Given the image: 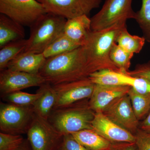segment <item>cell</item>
Masks as SVG:
<instances>
[{
    "instance_id": "27",
    "label": "cell",
    "mask_w": 150,
    "mask_h": 150,
    "mask_svg": "<svg viewBox=\"0 0 150 150\" xmlns=\"http://www.w3.org/2000/svg\"><path fill=\"white\" fill-rule=\"evenodd\" d=\"M40 96V93L37 91L35 93L31 94L20 91L1 97L4 101L11 104L20 106H33Z\"/></svg>"
},
{
    "instance_id": "30",
    "label": "cell",
    "mask_w": 150,
    "mask_h": 150,
    "mask_svg": "<svg viewBox=\"0 0 150 150\" xmlns=\"http://www.w3.org/2000/svg\"><path fill=\"white\" fill-rule=\"evenodd\" d=\"M59 150H90L76 141L71 134L64 136Z\"/></svg>"
},
{
    "instance_id": "19",
    "label": "cell",
    "mask_w": 150,
    "mask_h": 150,
    "mask_svg": "<svg viewBox=\"0 0 150 150\" xmlns=\"http://www.w3.org/2000/svg\"><path fill=\"white\" fill-rule=\"evenodd\" d=\"M131 77L118 71L105 69L91 74L88 78L96 84L129 86Z\"/></svg>"
},
{
    "instance_id": "13",
    "label": "cell",
    "mask_w": 150,
    "mask_h": 150,
    "mask_svg": "<svg viewBox=\"0 0 150 150\" xmlns=\"http://www.w3.org/2000/svg\"><path fill=\"white\" fill-rule=\"evenodd\" d=\"M92 127L111 143H135V135L108 118L102 112H95Z\"/></svg>"
},
{
    "instance_id": "26",
    "label": "cell",
    "mask_w": 150,
    "mask_h": 150,
    "mask_svg": "<svg viewBox=\"0 0 150 150\" xmlns=\"http://www.w3.org/2000/svg\"><path fill=\"white\" fill-rule=\"evenodd\" d=\"M134 19L142 30L147 42L150 43V0H142V5L136 12Z\"/></svg>"
},
{
    "instance_id": "25",
    "label": "cell",
    "mask_w": 150,
    "mask_h": 150,
    "mask_svg": "<svg viewBox=\"0 0 150 150\" xmlns=\"http://www.w3.org/2000/svg\"><path fill=\"white\" fill-rule=\"evenodd\" d=\"M134 55L125 51L115 43L110 51V57L119 71L126 74L130 71L131 60Z\"/></svg>"
},
{
    "instance_id": "10",
    "label": "cell",
    "mask_w": 150,
    "mask_h": 150,
    "mask_svg": "<svg viewBox=\"0 0 150 150\" xmlns=\"http://www.w3.org/2000/svg\"><path fill=\"white\" fill-rule=\"evenodd\" d=\"M95 84L87 77L79 80L52 85L56 96V103L54 109L89 99Z\"/></svg>"
},
{
    "instance_id": "22",
    "label": "cell",
    "mask_w": 150,
    "mask_h": 150,
    "mask_svg": "<svg viewBox=\"0 0 150 150\" xmlns=\"http://www.w3.org/2000/svg\"><path fill=\"white\" fill-rule=\"evenodd\" d=\"M81 46L68 37L64 32L43 51L46 59L73 51Z\"/></svg>"
},
{
    "instance_id": "14",
    "label": "cell",
    "mask_w": 150,
    "mask_h": 150,
    "mask_svg": "<svg viewBox=\"0 0 150 150\" xmlns=\"http://www.w3.org/2000/svg\"><path fill=\"white\" fill-rule=\"evenodd\" d=\"M131 87L128 86H106L95 84L88 99L89 107L95 112H102L116 98L127 94Z\"/></svg>"
},
{
    "instance_id": "24",
    "label": "cell",
    "mask_w": 150,
    "mask_h": 150,
    "mask_svg": "<svg viewBox=\"0 0 150 150\" xmlns=\"http://www.w3.org/2000/svg\"><path fill=\"white\" fill-rule=\"evenodd\" d=\"M128 94L137 118L142 120L150 112V94L139 93L131 88Z\"/></svg>"
},
{
    "instance_id": "34",
    "label": "cell",
    "mask_w": 150,
    "mask_h": 150,
    "mask_svg": "<svg viewBox=\"0 0 150 150\" xmlns=\"http://www.w3.org/2000/svg\"><path fill=\"white\" fill-rule=\"evenodd\" d=\"M139 129L145 132L150 133V112L144 121L140 123Z\"/></svg>"
},
{
    "instance_id": "33",
    "label": "cell",
    "mask_w": 150,
    "mask_h": 150,
    "mask_svg": "<svg viewBox=\"0 0 150 150\" xmlns=\"http://www.w3.org/2000/svg\"><path fill=\"white\" fill-rule=\"evenodd\" d=\"M110 150H138L135 143H112Z\"/></svg>"
},
{
    "instance_id": "16",
    "label": "cell",
    "mask_w": 150,
    "mask_h": 150,
    "mask_svg": "<svg viewBox=\"0 0 150 150\" xmlns=\"http://www.w3.org/2000/svg\"><path fill=\"white\" fill-rule=\"evenodd\" d=\"M91 19L86 15L67 20L64 33L81 46L85 43L91 32Z\"/></svg>"
},
{
    "instance_id": "12",
    "label": "cell",
    "mask_w": 150,
    "mask_h": 150,
    "mask_svg": "<svg viewBox=\"0 0 150 150\" xmlns=\"http://www.w3.org/2000/svg\"><path fill=\"white\" fill-rule=\"evenodd\" d=\"M46 82L40 74H29L5 69L0 73L1 96L28 88L39 87Z\"/></svg>"
},
{
    "instance_id": "4",
    "label": "cell",
    "mask_w": 150,
    "mask_h": 150,
    "mask_svg": "<svg viewBox=\"0 0 150 150\" xmlns=\"http://www.w3.org/2000/svg\"><path fill=\"white\" fill-rule=\"evenodd\" d=\"M67 21L52 13H46L41 17L30 27V35L23 52L43 53L64 32Z\"/></svg>"
},
{
    "instance_id": "3",
    "label": "cell",
    "mask_w": 150,
    "mask_h": 150,
    "mask_svg": "<svg viewBox=\"0 0 150 150\" xmlns=\"http://www.w3.org/2000/svg\"><path fill=\"white\" fill-rule=\"evenodd\" d=\"M88 99L53 109L48 121L64 136L84 129H92V123L95 112L89 107Z\"/></svg>"
},
{
    "instance_id": "32",
    "label": "cell",
    "mask_w": 150,
    "mask_h": 150,
    "mask_svg": "<svg viewBox=\"0 0 150 150\" xmlns=\"http://www.w3.org/2000/svg\"><path fill=\"white\" fill-rule=\"evenodd\" d=\"M138 150H150V133L139 129L135 134Z\"/></svg>"
},
{
    "instance_id": "18",
    "label": "cell",
    "mask_w": 150,
    "mask_h": 150,
    "mask_svg": "<svg viewBox=\"0 0 150 150\" xmlns=\"http://www.w3.org/2000/svg\"><path fill=\"white\" fill-rule=\"evenodd\" d=\"M23 25L3 14H0V48L6 44L24 39Z\"/></svg>"
},
{
    "instance_id": "15",
    "label": "cell",
    "mask_w": 150,
    "mask_h": 150,
    "mask_svg": "<svg viewBox=\"0 0 150 150\" xmlns=\"http://www.w3.org/2000/svg\"><path fill=\"white\" fill-rule=\"evenodd\" d=\"M46 60L43 53L23 52L9 62L6 69L29 74H39Z\"/></svg>"
},
{
    "instance_id": "2",
    "label": "cell",
    "mask_w": 150,
    "mask_h": 150,
    "mask_svg": "<svg viewBox=\"0 0 150 150\" xmlns=\"http://www.w3.org/2000/svg\"><path fill=\"white\" fill-rule=\"evenodd\" d=\"M39 74L52 85L88 77L82 46L46 59Z\"/></svg>"
},
{
    "instance_id": "28",
    "label": "cell",
    "mask_w": 150,
    "mask_h": 150,
    "mask_svg": "<svg viewBox=\"0 0 150 150\" xmlns=\"http://www.w3.org/2000/svg\"><path fill=\"white\" fill-rule=\"evenodd\" d=\"M24 139L21 135L0 133V150H16Z\"/></svg>"
},
{
    "instance_id": "20",
    "label": "cell",
    "mask_w": 150,
    "mask_h": 150,
    "mask_svg": "<svg viewBox=\"0 0 150 150\" xmlns=\"http://www.w3.org/2000/svg\"><path fill=\"white\" fill-rule=\"evenodd\" d=\"M78 142L90 150H110L111 144L93 129H84L71 134Z\"/></svg>"
},
{
    "instance_id": "17",
    "label": "cell",
    "mask_w": 150,
    "mask_h": 150,
    "mask_svg": "<svg viewBox=\"0 0 150 150\" xmlns=\"http://www.w3.org/2000/svg\"><path fill=\"white\" fill-rule=\"evenodd\" d=\"M40 96L33 105L36 115L48 119L56 104V96L52 85L46 82L39 86Z\"/></svg>"
},
{
    "instance_id": "31",
    "label": "cell",
    "mask_w": 150,
    "mask_h": 150,
    "mask_svg": "<svg viewBox=\"0 0 150 150\" xmlns=\"http://www.w3.org/2000/svg\"><path fill=\"white\" fill-rule=\"evenodd\" d=\"M126 74L134 77L144 78L150 81V61L137 65L133 71H130Z\"/></svg>"
},
{
    "instance_id": "11",
    "label": "cell",
    "mask_w": 150,
    "mask_h": 150,
    "mask_svg": "<svg viewBox=\"0 0 150 150\" xmlns=\"http://www.w3.org/2000/svg\"><path fill=\"white\" fill-rule=\"evenodd\" d=\"M102 112L111 121L134 135L139 129V120L128 94L113 100Z\"/></svg>"
},
{
    "instance_id": "8",
    "label": "cell",
    "mask_w": 150,
    "mask_h": 150,
    "mask_svg": "<svg viewBox=\"0 0 150 150\" xmlns=\"http://www.w3.org/2000/svg\"><path fill=\"white\" fill-rule=\"evenodd\" d=\"M0 13L30 27L47 13L37 0H0Z\"/></svg>"
},
{
    "instance_id": "7",
    "label": "cell",
    "mask_w": 150,
    "mask_h": 150,
    "mask_svg": "<svg viewBox=\"0 0 150 150\" xmlns=\"http://www.w3.org/2000/svg\"><path fill=\"white\" fill-rule=\"evenodd\" d=\"M26 134L32 150H59L64 137L48 119L35 113Z\"/></svg>"
},
{
    "instance_id": "1",
    "label": "cell",
    "mask_w": 150,
    "mask_h": 150,
    "mask_svg": "<svg viewBox=\"0 0 150 150\" xmlns=\"http://www.w3.org/2000/svg\"><path fill=\"white\" fill-rule=\"evenodd\" d=\"M126 23H121L98 31H92L83 46L89 76L103 69L119 71L110 59V54L120 31L126 27ZM120 72V71H119Z\"/></svg>"
},
{
    "instance_id": "21",
    "label": "cell",
    "mask_w": 150,
    "mask_h": 150,
    "mask_svg": "<svg viewBox=\"0 0 150 150\" xmlns=\"http://www.w3.org/2000/svg\"><path fill=\"white\" fill-rule=\"evenodd\" d=\"M146 39L144 37L132 35L127 27L124 28L119 33L116 43L125 51L131 54H139L144 45Z\"/></svg>"
},
{
    "instance_id": "5",
    "label": "cell",
    "mask_w": 150,
    "mask_h": 150,
    "mask_svg": "<svg viewBox=\"0 0 150 150\" xmlns=\"http://www.w3.org/2000/svg\"><path fill=\"white\" fill-rule=\"evenodd\" d=\"M133 0H105L102 8L91 19L92 31L108 28L118 23L135 18Z\"/></svg>"
},
{
    "instance_id": "9",
    "label": "cell",
    "mask_w": 150,
    "mask_h": 150,
    "mask_svg": "<svg viewBox=\"0 0 150 150\" xmlns=\"http://www.w3.org/2000/svg\"><path fill=\"white\" fill-rule=\"evenodd\" d=\"M47 13L53 14L67 20L86 15L98 8L102 0H37Z\"/></svg>"
},
{
    "instance_id": "29",
    "label": "cell",
    "mask_w": 150,
    "mask_h": 150,
    "mask_svg": "<svg viewBox=\"0 0 150 150\" xmlns=\"http://www.w3.org/2000/svg\"><path fill=\"white\" fill-rule=\"evenodd\" d=\"M130 86L141 94H150V81L143 78L131 76Z\"/></svg>"
},
{
    "instance_id": "23",
    "label": "cell",
    "mask_w": 150,
    "mask_h": 150,
    "mask_svg": "<svg viewBox=\"0 0 150 150\" xmlns=\"http://www.w3.org/2000/svg\"><path fill=\"white\" fill-rule=\"evenodd\" d=\"M27 40L23 39L7 43L0 50V71L6 69L9 62L24 51Z\"/></svg>"
},
{
    "instance_id": "35",
    "label": "cell",
    "mask_w": 150,
    "mask_h": 150,
    "mask_svg": "<svg viewBox=\"0 0 150 150\" xmlns=\"http://www.w3.org/2000/svg\"><path fill=\"white\" fill-rule=\"evenodd\" d=\"M16 150H32L27 139H24L21 145Z\"/></svg>"
},
{
    "instance_id": "6",
    "label": "cell",
    "mask_w": 150,
    "mask_h": 150,
    "mask_svg": "<svg viewBox=\"0 0 150 150\" xmlns=\"http://www.w3.org/2000/svg\"><path fill=\"white\" fill-rule=\"evenodd\" d=\"M33 106H20L1 102L0 130L3 133L27 134L34 117Z\"/></svg>"
}]
</instances>
